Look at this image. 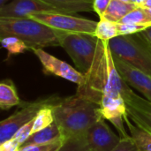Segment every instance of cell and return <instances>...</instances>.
<instances>
[{"label":"cell","instance_id":"5","mask_svg":"<svg viewBox=\"0 0 151 151\" xmlns=\"http://www.w3.org/2000/svg\"><path fill=\"white\" fill-rule=\"evenodd\" d=\"M97 42L98 38L91 34H67L60 36V46L83 74L88 72L93 64Z\"/></svg>","mask_w":151,"mask_h":151},{"label":"cell","instance_id":"17","mask_svg":"<svg viewBox=\"0 0 151 151\" xmlns=\"http://www.w3.org/2000/svg\"><path fill=\"white\" fill-rule=\"evenodd\" d=\"M126 124L128 127L131 137L137 144L139 151H151V134L145 130L140 128L127 117Z\"/></svg>","mask_w":151,"mask_h":151},{"label":"cell","instance_id":"28","mask_svg":"<svg viewBox=\"0 0 151 151\" xmlns=\"http://www.w3.org/2000/svg\"><path fill=\"white\" fill-rule=\"evenodd\" d=\"M20 148L21 144L14 138L0 143V151H20Z\"/></svg>","mask_w":151,"mask_h":151},{"label":"cell","instance_id":"20","mask_svg":"<svg viewBox=\"0 0 151 151\" xmlns=\"http://www.w3.org/2000/svg\"><path fill=\"white\" fill-rule=\"evenodd\" d=\"M58 151H90L87 143L86 134L65 138Z\"/></svg>","mask_w":151,"mask_h":151},{"label":"cell","instance_id":"12","mask_svg":"<svg viewBox=\"0 0 151 151\" xmlns=\"http://www.w3.org/2000/svg\"><path fill=\"white\" fill-rule=\"evenodd\" d=\"M113 59L117 70L124 81L151 102V76L114 56Z\"/></svg>","mask_w":151,"mask_h":151},{"label":"cell","instance_id":"11","mask_svg":"<svg viewBox=\"0 0 151 151\" xmlns=\"http://www.w3.org/2000/svg\"><path fill=\"white\" fill-rule=\"evenodd\" d=\"M104 120L100 119L86 133V140L90 151H112L121 140Z\"/></svg>","mask_w":151,"mask_h":151},{"label":"cell","instance_id":"15","mask_svg":"<svg viewBox=\"0 0 151 151\" xmlns=\"http://www.w3.org/2000/svg\"><path fill=\"white\" fill-rule=\"evenodd\" d=\"M51 4L65 13H77L81 12L94 11V0H42Z\"/></svg>","mask_w":151,"mask_h":151},{"label":"cell","instance_id":"18","mask_svg":"<svg viewBox=\"0 0 151 151\" xmlns=\"http://www.w3.org/2000/svg\"><path fill=\"white\" fill-rule=\"evenodd\" d=\"M95 35L103 41L109 42L110 40L119 36L118 23L101 19L97 22Z\"/></svg>","mask_w":151,"mask_h":151},{"label":"cell","instance_id":"4","mask_svg":"<svg viewBox=\"0 0 151 151\" xmlns=\"http://www.w3.org/2000/svg\"><path fill=\"white\" fill-rule=\"evenodd\" d=\"M109 45L114 57L151 76V42L142 32L115 37Z\"/></svg>","mask_w":151,"mask_h":151},{"label":"cell","instance_id":"7","mask_svg":"<svg viewBox=\"0 0 151 151\" xmlns=\"http://www.w3.org/2000/svg\"><path fill=\"white\" fill-rule=\"evenodd\" d=\"M28 18L35 19L50 27L60 36L67 34L95 35L97 26V21L81 18V17H76L70 13H60V12L35 13L29 15Z\"/></svg>","mask_w":151,"mask_h":151},{"label":"cell","instance_id":"30","mask_svg":"<svg viewBox=\"0 0 151 151\" xmlns=\"http://www.w3.org/2000/svg\"><path fill=\"white\" fill-rule=\"evenodd\" d=\"M142 8H150L151 7V0H147L144 4H142V5H140Z\"/></svg>","mask_w":151,"mask_h":151},{"label":"cell","instance_id":"6","mask_svg":"<svg viewBox=\"0 0 151 151\" xmlns=\"http://www.w3.org/2000/svg\"><path fill=\"white\" fill-rule=\"evenodd\" d=\"M60 99L56 95L39 98L29 103H21L20 108L0 123V143L12 139L25 125L33 121L40 110L45 106H53Z\"/></svg>","mask_w":151,"mask_h":151},{"label":"cell","instance_id":"27","mask_svg":"<svg viewBox=\"0 0 151 151\" xmlns=\"http://www.w3.org/2000/svg\"><path fill=\"white\" fill-rule=\"evenodd\" d=\"M112 0H94L93 1V7L94 12L99 16V19H103L107 9L109 8Z\"/></svg>","mask_w":151,"mask_h":151},{"label":"cell","instance_id":"3","mask_svg":"<svg viewBox=\"0 0 151 151\" xmlns=\"http://www.w3.org/2000/svg\"><path fill=\"white\" fill-rule=\"evenodd\" d=\"M16 37L28 50L60 46V35L50 27L31 18H0V37Z\"/></svg>","mask_w":151,"mask_h":151},{"label":"cell","instance_id":"33","mask_svg":"<svg viewBox=\"0 0 151 151\" xmlns=\"http://www.w3.org/2000/svg\"><path fill=\"white\" fill-rule=\"evenodd\" d=\"M120 1H122V2H126V3H132V2H131V0H120Z\"/></svg>","mask_w":151,"mask_h":151},{"label":"cell","instance_id":"25","mask_svg":"<svg viewBox=\"0 0 151 151\" xmlns=\"http://www.w3.org/2000/svg\"><path fill=\"white\" fill-rule=\"evenodd\" d=\"M33 126H34V120L31 121L30 123L25 125L24 127H22L16 134L15 135L12 137L15 140H17L21 146L24 144V142L32 135V131H33Z\"/></svg>","mask_w":151,"mask_h":151},{"label":"cell","instance_id":"23","mask_svg":"<svg viewBox=\"0 0 151 151\" xmlns=\"http://www.w3.org/2000/svg\"><path fill=\"white\" fill-rule=\"evenodd\" d=\"M151 27V23L146 24H122L118 23L119 36V35H127L136 33H140Z\"/></svg>","mask_w":151,"mask_h":151},{"label":"cell","instance_id":"8","mask_svg":"<svg viewBox=\"0 0 151 151\" xmlns=\"http://www.w3.org/2000/svg\"><path fill=\"white\" fill-rule=\"evenodd\" d=\"M33 52L40 60L44 73L63 78L77 84V86H80L83 83L84 74L71 66L66 62L55 58L54 56L44 51L42 49L33 50Z\"/></svg>","mask_w":151,"mask_h":151},{"label":"cell","instance_id":"29","mask_svg":"<svg viewBox=\"0 0 151 151\" xmlns=\"http://www.w3.org/2000/svg\"><path fill=\"white\" fill-rule=\"evenodd\" d=\"M146 37H147V39L150 41L151 42V27H148L147 29H145L144 31H142V32Z\"/></svg>","mask_w":151,"mask_h":151},{"label":"cell","instance_id":"31","mask_svg":"<svg viewBox=\"0 0 151 151\" xmlns=\"http://www.w3.org/2000/svg\"><path fill=\"white\" fill-rule=\"evenodd\" d=\"M8 1H10V0H0V7L4 6L5 4H7Z\"/></svg>","mask_w":151,"mask_h":151},{"label":"cell","instance_id":"32","mask_svg":"<svg viewBox=\"0 0 151 151\" xmlns=\"http://www.w3.org/2000/svg\"><path fill=\"white\" fill-rule=\"evenodd\" d=\"M146 1H147V0H137V4L140 6V5H142V4H144Z\"/></svg>","mask_w":151,"mask_h":151},{"label":"cell","instance_id":"9","mask_svg":"<svg viewBox=\"0 0 151 151\" xmlns=\"http://www.w3.org/2000/svg\"><path fill=\"white\" fill-rule=\"evenodd\" d=\"M128 118L140 128L151 134V102L136 95L129 88L123 96Z\"/></svg>","mask_w":151,"mask_h":151},{"label":"cell","instance_id":"26","mask_svg":"<svg viewBox=\"0 0 151 151\" xmlns=\"http://www.w3.org/2000/svg\"><path fill=\"white\" fill-rule=\"evenodd\" d=\"M112 151H139L134 140L130 136L122 138Z\"/></svg>","mask_w":151,"mask_h":151},{"label":"cell","instance_id":"16","mask_svg":"<svg viewBox=\"0 0 151 151\" xmlns=\"http://www.w3.org/2000/svg\"><path fill=\"white\" fill-rule=\"evenodd\" d=\"M139 5L134 3H126L120 0H112L103 19L119 23L120 20Z\"/></svg>","mask_w":151,"mask_h":151},{"label":"cell","instance_id":"13","mask_svg":"<svg viewBox=\"0 0 151 151\" xmlns=\"http://www.w3.org/2000/svg\"><path fill=\"white\" fill-rule=\"evenodd\" d=\"M65 139L61 130L58 127V125L54 122L48 127L40 130L36 133H34L21 146V148L35 146V145H43L54 142L58 140ZM20 148V149H21Z\"/></svg>","mask_w":151,"mask_h":151},{"label":"cell","instance_id":"10","mask_svg":"<svg viewBox=\"0 0 151 151\" xmlns=\"http://www.w3.org/2000/svg\"><path fill=\"white\" fill-rule=\"evenodd\" d=\"M43 12L65 13L42 0H12L0 7V18H28L31 14Z\"/></svg>","mask_w":151,"mask_h":151},{"label":"cell","instance_id":"2","mask_svg":"<svg viewBox=\"0 0 151 151\" xmlns=\"http://www.w3.org/2000/svg\"><path fill=\"white\" fill-rule=\"evenodd\" d=\"M54 122L58 125L64 138L85 135L88 130L100 119V107L97 104L77 94L60 97L52 106Z\"/></svg>","mask_w":151,"mask_h":151},{"label":"cell","instance_id":"24","mask_svg":"<svg viewBox=\"0 0 151 151\" xmlns=\"http://www.w3.org/2000/svg\"><path fill=\"white\" fill-rule=\"evenodd\" d=\"M64 139L56 141L51 143L43 144V145H35V146H29L21 148L20 151H58L60 149Z\"/></svg>","mask_w":151,"mask_h":151},{"label":"cell","instance_id":"21","mask_svg":"<svg viewBox=\"0 0 151 151\" xmlns=\"http://www.w3.org/2000/svg\"><path fill=\"white\" fill-rule=\"evenodd\" d=\"M119 23L122 24H146L151 23L150 17L145 10L141 6L136 7L127 15H126Z\"/></svg>","mask_w":151,"mask_h":151},{"label":"cell","instance_id":"14","mask_svg":"<svg viewBox=\"0 0 151 151\" xmlns=\"http://www.w3.org/2000/svg\"><path fill=\"white\" fill-rule=\"evenodd\" d=\"M20 104L21 101L13 81L10 79L2 81L0 83V108L6 111Z\"/></svg>","mask_w":151,"mask_h":151},{"label":"cell","instance_id":"19","mask_svg":"<svg viewBox=\"0 0 151 151\" xmlns=\"http://www.w3.org/2000/svg\"><path fill=\"white\" fill-rule=\"evenodd\" d=\"M54 123V116L52 106H45L39 111L35 119H34V126L32 134L40 130H42Z\"/></svg>","mask_w":151,"mask_h":151},{"label":"cell","instance_id":"22","mask_svg":"<svg viewBox=\"0 0 151 151\" xmlns=\"http://www.w3.org/2000/svg\"><path fill=\"white\" fill-rule=\"evenodd\" d=\"M1 43L4 49L7 50L9 55L22 53L24 50H28L27 46L19 39L12 36H7L1 39Z\"/></svg>","mask_w":151,"mask_h":151},{"label":"cell","instance_id":"1","mask_svg":"<svg viewBox=\"0 0 151 151\" xmlns=\"http://www.w3.org/2000/svg\"><path fill=\"white\" fill-rule=\"evenodd\" d=\"M129 88L117 70L109 42L98 39L93 64L76 94L97 104L101 117L113 124L121 139L130 136L125 127L128 116L123 97Z\"/></svg>","mask_w":151,"mask_h":151}]
</instances>
